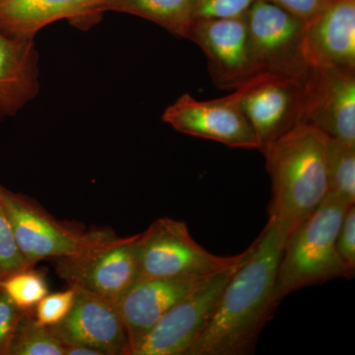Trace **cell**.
Returning <instances> with one entry per match:
<instances>
[{"label": "cell", "instance_id": "6da1fadb", "mask_svg": "<svg viewBox=\"0 0 355 355\" xmlns=\"http://www.w3.org/2000/svg\"><path fill=\"white\" fill-rule=\"evenodd\" d=\"M287 237L277 226L266 224L186 355H245L254 352L261 331L279 306L275 288Z\"/></svg>", "mask_w": 355, "mask_h": 355}, {"label": "cell", "instance_id": "7a4b0ae2", "mask_svg": "<svg viewBox=\"0 0 355 355\" xmlns=\"http://www.w3.org/2000/svg\"><path fill=\"white\" fill-rule=\"evenodd\" d=\"M328 142L323 132L299 123L261 150L272 182L268 223L287 235L328 195Z\"/></svg>", "mask_w": 355, "mask_h": 355}, {"label": "cell", "instance_id": "3957f363", "mask_svg": "<svg viewBox=\"0 0 355 355\" xmlns=\"http://www.w3.org/2000/svg\"><path fill=\"white\" fill-rule=\"evenodd\" d=\"M350 205L334 196L298 224L287 237L277 270L275 300L277 305L292 292L329 280L347 277L336 237Z\"/></svg>", "mask_w": 355, "mask_h": 355}, {"label": "cell", "instance_id": "277c9868", "mask_svg": "<svg viewBox=\"0 0 355 355\" xmlns=\"http://www.w3.org/2000/svg\"><path fill=\"white\" fill-rule=\"evenodd\" d=\"M0 202L10 220L16 245L30 268L42 261L77 258L120 241L112 229L86 230L58 220L31 198L0 184Z\"/></svg>", "mask_w": 355, "mask_h": 355}, {"label": "cell", "instance_id": "5b68a950", "mask_svg": "<svg viewBox=\"0 0 355 355\" xmlns=\"http://www.w3.org/2000/svg\"><path fill=\"white\" fill-rule=\"evenodd\" d=\"M248 252L217 256L196 242L184 222L161 217L137 237V280L216 275L239 263Z\"/></svg>", "mask_w": 355, "mask_h": 355}, {"label": "cell", "instance_id": "8992f818", "mask_svg": "<svg viewBox=\"0 0 355 355\" xmlns=\"http://www.w3.org/2000/svg\"><path fill=\"white\" fill-rule=\"evenodd\" d=\"M257 74L304 81L311 69L304 53L305 22L266 0H256L246 15Z\"/></svg>", "mask_w": 355, "mask_h": 355}, {"label": "cell", "instance_id": "52a82bcc", "mask_svg": "<svg viewBox=\"0 0 355 355\" xmlns=\"http://www.w3.org/2000/svg\"><path fill=\"white\" fill-rule=\"evenodd\" d=\"M244 259L232 268L212 275L200 288L168 311L130 355H186L205 330L222 292Z\"/></svg>", "mask_w": 355, "mask_h": 355}, {"label": "cell", "instance_id": "ba28073f", "mask_svg": "<svg viewBox=\"0 0 355 355\" xmlns=\"http://www.w3.org/2000/svg\"><path fill=\"white\" fill-rule=\"evenodd\" d=\"M302 84L291 77L259 73L234 89L260 151L301 123Z\"/></svg>", "mask_w": 355, "mask_h": 355}, {"label": "cell", "instance_id": "9c48e42d", "mask_svg": "<svg viewBox=\"0 0 355 355\" xmlns=\"http://www.w3.org/2000/svg\"><path fill=\"white\" fill-rule=\"evenodd\" d=\"M162 121L184 135L214 140L231 148L260 150L258 137L235 93L210 101H198L184 93L166 108Z\"/></svg>", "mask_w": 355, "mask_h": 355}, {"label": "cell", "instance_id": "30bf717a", "mask_svg": "<svg viewBox=\"0 0 355 355\" xmlns=\"http://www.w3.org/2000/svg\"><path fill=\"white\" fill-rule=\"evenodd\" d=\"M302 88L301 123L355 144V71L311 67Z\"/></svg>", "mask_w": 355, "mask_h": 355}, {"label": "cell", "instance_id": "8fae6325", "mask_svg": "<svg viewBox=\"0 0 355 355\" xmlns=\"http://www.w3.org/2000/svg\"><path fill=\"white\" fill-rule=\"evenodd\" d=\"M137 237L139 234L123 237L116 244L85 256L53 260L55 272L69 286L118 304L137 280Z\"/></svg>", "mask_w": 355, "mask_h": 355}, {"label": "cell", "instance_id": "7c38bea8", "mask_svg": "<svg viewBox=\"0 0 355 355\" xmlns=\"http://www.w3.org/2000/svg\"><path fill=\"white\" fill-rule=\"evenodd\" d=\"M184 38L197 44L205 53L210 76L217 87L235 89L256 76L246 17L193 20Z\"/></svg>", "mask_w": 355, "mask_h": 355}, {"label": "cell", "instance_id": "4fadbf2b", "mask_svg": "<svg viewBox=\"0 0 355 355\" xmlns=\"http://www.w3.org/2000/svg\"><path fill=\"white\" fill-rule=\"evenodd\" d=\"M212 275H177L137 280L118 303L128 334L125 355H130L168 311L200 288Z\"/></svg>", "mask_w": 355, "mask_h": 355}, {"label": "cell", "instance_id": "5bb4252c", "mask_svg": "<svg viewBox=\"0 0 355 355\" xmlns=\"http://www.w3.org/2000/svg\"><path fill=\"white\" fill-rule=\"evenodd\" d=\"M76 289L73 307L62 323L51 327L62 345H86L103 355H125L128 334L118 304L84 289Z\"/></svg>", "mask_w": 355, "mask_h": 355}, {"label": "cell", "instance_id": "9a60e30c", "mask_svg": "<svg viewBox=\"0 0 355 355\" xmlns=\"http://www.w3.org/2000/svg\"><path fill=\"white\" fill-rule=\"evenodd\" d=\"M304 53L310 67L355 71V0H331L305 23Z\"/></svg>", "mask_w": 355, "mask_h": 355}, {"label": "cell", "instance_id": "2e32d148", "mask_svg": "<svg viewBox=\"0 0 355 355\" xmlns=\"http://www.w3.org/2000/svg\"><path fill=\"white\" fill-rule=\"evenodd\" d=\"M39 60L35 39L0 32V125L39 95Z\"/></svg>", "mask_w": 355, "mask_h": 355}, {"label": "cell", "instance_id": "e0dca14e", "mask_svg": "<svg viewBox=\"0 0 355 355\" xmlns=\"http://www.w3.org/2000/svg\"><path fill=\"white\" fill-rule=\"evenodd\" d=\"M106 0H0V32L16 39H35L46 26L69 19H95Z\"/></svg>", "mask_w": 355, "mask_h": 355}, {"label": "cell", "instance_id": "ac0fdd59", "mask_svg": "<svg viewBox=\"0 0 355 355\" xmlns=\"http://www.w3.org/2000/svg\"><path fill=\"white\" fill-rule=\"evenodd\" d=\"M193 0H106L98 12L130 14L151 21L184 38L193 22Z\"/></svg>", "mask_w": 355, "mask_h": 355}, {"label": "cell", "instance_id": "d6986e66", "mask_svg": "<svg viewBox=\"0 0 355 355\" xmlns=\"http://www.w3.org/2000/svg\"><path fill=\"white\" fill-rule=\"evenodd\" d=\"M328 195L355 203V144L329 137L327 150Z\"/></svg>", "mask_w": 355, "mask_h": 355}, {"label": "cell", "instance_id": "ffe728a7", "mask_svg": "<svg viewBox=\"0 0 355 355\" xmlns=\"http://www.w3.org/2000/svg\"><path fill=\"white\" fill-rule=\"evenodd\" d=\"M9 355H64V347L51 328L36 321L34 310L24 311Z\"/></svg>", "mask_w": 355, "mask_h": 355}, {"label": "cell", "instance_id": "44dd1931", "mask_svg": "<svg viewBox=\"0 0 355 355\" xmlns=\"http://www.w3.org/2000/svg\"><path fill=\"white\" fill-rule=\"evenodd\" d=\"M0 287L14 304L21 310H34L49 294V286L44 273L34 268H27L11 273L0 279Z\"/></svg>", "mask_w": 355, "mask_h": 355}, {"label": "cell", "instance_id": "7402d4cb", "mask_svg": "<svg viewBox=\"0 0 355 355\" xmlns=\"http://www.w3.org/2000/svg\"><path fill=\"white\" fill-rule=\"evenodd\" d=\"M76 301V289L69 287L64 291L49 293L37 304L34 317L43 326H57L69 316Z\"/></svg>", "mask_w": 355, "mask_h": 355}, {"label": "cell", "instance_id": "603a6c76", "mask_svg": "<svg viewBox=\"0 0 355 355\" xmlns=\"http://www.w3.org/2000/svg\"><path fill=\"white\" fill-rule=\"evenodd\" d=\"M256 0H193V21L245 18Z\"/></svg>", "mask_w": 355, "mask_h": 355}, {"label": "cell", "instance_id": "cb8c5ba5", "mask_svg": "<svg viewBox=\"0 0 355 355\" xmlns=\"http://www.w3.org/2000/svg\"><path fill=\"white\" fill-rule=\"evenodd\" d=\"M30 268L21 254L14 238L10 220L0 202V277Z\"/></svg>", "mask_w": 355, "mask_h": 355}, {"label": "cell", "instance_id": "d4e9b609", "mask_svg": "<svg viewBox=\"0 0 355 355\" xmlns=\"http://www.w3.org/2000/svg\"><path fill=\"white\" fill-rule=\"evenodd\" d=\"M24 310L14 304L0 287V355H9Z\"/></svg>", "mask_w": 355, "mask_h": 355}, {"label": "cell", "instance_id": "484cf974", "mask_svg": "<svg viewBox=\"0 0 355 355\" xmlns=\"http://www.w3.org/2000/svg\"><path fill=\"white\" fill-rule=\"evenodd\" d=\"M336 251L342 261L347 279L354 277L355 272V207L354 205L347 207L343 216L338 237Z\"/></svg>", "mask_w": 355, "mask_h": 355}, {"label": "cell", "instance_id": "4316f807", "mask_svg": "<svg viewBox=\"0 0 355 355\" xmlns=\"http://www.w3.org/2000/svg\"><path fill=\"white\" fill-rule=\"evenodd\" d=\"M307 23L330 3L331 0H266Z\"/></svg>", "mask_w": 355, "mask_h": 355}, {"label": "cell", "instance_id": "83f0119b", "mask_svg": "<svg viewBox=\"0 0 355 355\" xmlns=\"http://www.w3.org/2000/svg\"><path fill=\"white\" fill-rule=\"evenodd\" d=\"M64 355H103L99 350L86 347V345L69 343V345H64Z\"/></svg>", "mask_w": 355, "mask_h": 355}, {"label": "cell", "instance_id": "f1b7e54d", "mask_svg": "<svg viewBox=\"0 0 355 355\" xmlns=\"http://www.w3.org/2000/svg\"><path fill=\"white\" fill-rule=\"evenodd\" d=\"M0 279H1V277H0Z\"/></svg>", "mask_w": 355, "mask_h": 355}]
</instances>
